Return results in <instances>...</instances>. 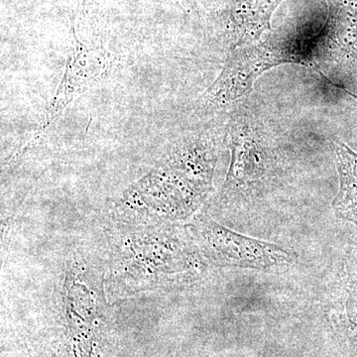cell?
Masks as SVG:
<instances>
[{"label":"cell","instance_id":"1","mask_svg":"<svg viewBox=\"0 0 357 357\" xmlns=\"http://www.w3.org/2000/svg\"><path fill=\"white\" fill-rule=\"evenodd\" d=\"M215 135L213 131H199L178 139L165 161L141 185L156 190L183 215L196 210L213 185L217 163Z\"/></svg>","mask_w":357,"mask_h":357},{"label":"cell","instance_id":"2","mask_svg":"<svg viewBox=\"0 0 357 357\" xmlns=\"http://www.w3.org/2000/svg\"><path fill=\"white\" fill-rule=\"evenodd\" d=\"M284 64L309 65L306 51L285 42H264L232 49L217 79L197 103L199 114H218L241 102L265 72Z\"/></svg>","mask_w":357,"mask_h":357},{"label":"cell","instance_id":"3","mask_svg":"<svg viewBox=\"0 0 357 357\" xmlns=\"http://www.w3.org/2000/svg\"><path fill=\"white\" fill-rule=\"evenodd\" d=\"M231 162L220 197L225 199H248L270 189L277 173V155L271 134L259 119L248 112L230 119Z\"/></svg>","mask_w":357,"mask_h":357},{"label":"cell","instance_id":"4","mask_svg":"<svg viewBox=\"0 0 357 357\" xmlns=\"http://www.w3.org/2000/svg\"><path fill=\"white\" fill-rule=\"evenodd\" d=\"M195 230L204 250L218 266L282 272L298 260L287 248L232 231L208 218H199Z\"/></svg>","mask_w":357,"mask_h":357},{"label":"cell","instance_id":"5","mask_svg":"<svg viewBox=\"0 0 357 357\" xmlns=\"http://www.w3.org/2000/svg\"><path fill=\"white\" fill-rule=\"evenodd\" d=\"M70 33L72 41L64 74L49 103L39 135L57 121L73 100L121 63V56L105 48L100 40L86 39L74 24Z\"/></svg>","mask_w":357,"mask_h":357},{"label":"cell","instance_id":"6","mask_svg":"<svg viewBox=\"0 0 357 357\" xmlns=\"http://www.w3.org/2000/svg\"><path fill=\"white\" fill-rule=\"evenodd\" d=\"M309 64H357V0H335L325 31L307 52Z\"/></svg>","mask_w":357,"mask_h":357},{"label":"cell","instance_id":"7","mask_svg":"<svg viewBox=\"0 0 357 357\" xmlns=\"http://www.w3.org/2000/svg\"><path fill=\"white\" fill-rule=\"evenodd\" d=\"M282 0H231L232 49L256 43L270 28V18Z\"/></svg>","mask_w":357,"mask_h":357},{"label":"cell","instance_id":"8","mask_svg":"<svg viewBox=\"0 0 357 357\" xmlns=\"http://www.w3.org/2000/svg\"><path fill=\"white\" fill-rule=\"evenodd\" d=\"M340 187L333 202L338 218L357 227V153L342 141H333Z\"/></svg>","mask_w":357,"mask_h":357},{"label":"cell","instance_id":"9","mask_svg":"<svg viewBox=\"0 0 357 357\" xmlns=\"http://www.w3.org/2000/svg\"><path fill=\"white\" fill-rule=\"evenodd\" d=\"M347 312L354 321H357V245L352 251L347 266Z\"/></svg>","mask_w":357,"mask_h":357},{"label":"cell","instance_id":"10","mask_svg":"<svg viewBox=\"0 0 357 357\" xmlns=\"http://www.w3.org/2000/svg\"><path fill=\"white\" fill-rule=\"evenodd\" d=\"M185 11L194 10L196 7V0H176Z\"/></svg>","mask_w":357,"mask_h":357}]
</instances>
